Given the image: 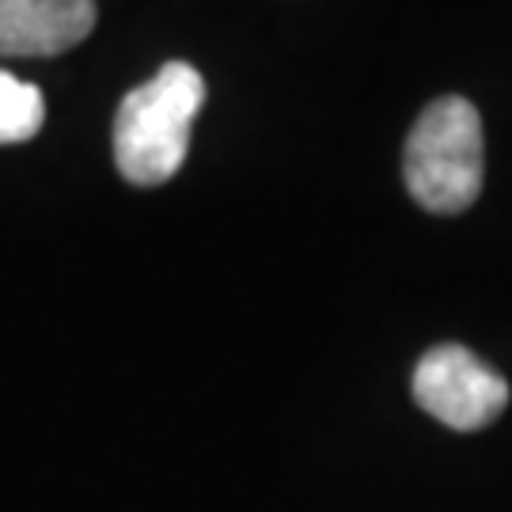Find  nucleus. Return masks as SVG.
I'll use <instances>...</instances> for the list:
<instances>
[{
	"label": "nucleus",
	"instance_id": "1",
	"mask_svg": "<svg viewBox=\"0 0 512 512\" xmlns=\"http://www.w3.org/2000/svg\"><path fill=\"white\" fill-rule=\"evenodd\" d=\"M205 103V80L190 61H167L122 99L114 114V164L133 186H160L179 175L190 126Z\"/></svg>",
	"mask_w": 512,
	"mask_h": 512
},
{
	"label": "nucleus",
	"instance_id": "2",
	"mask_svg": "<svg viewBox=\"0 0 512 512\" xmlns=\"http://www.w3.org/2000/svg\"><path fill=\"white\" fill-rule=\"evenodd\" d=\"M482 118L475 103L444 95L421 110L406 137L403 179L410 198L429 213H463L482 194Z\"/></svg>",
	"mask_w": 512,
	"mask_h": 512
},
{
	"label": "nucleus",
	"instance_id": "3",
	"mask_svg": "<svg viewBox=\"0 0 512 512\" xmlns=\"http://www.w3.org/2000/svg\"><path fill=\"white\" fill-rule=\"evenodd\" d=\"M414 399L425 414L459 433L486 429L509 406V384L471 349L437 346L414 368Z\"/></svg>",
	"mask_w": 512,
	"mask_h": 512
},
{
	"label": "nucleus",
	"instance_id": "4",
	"mask_svg": "<svg viewBox=\"0 0 512 512\" xmlns=\"http://www.w3.org/2000/svg\"><path fill=\"white\" fill-rule=\"evenodd\" d=\"M95 0H0V57H54L92 35Z\"/></svg>",
	"mask_w": 512,
	"mask_h": 512
},
{
	"label": "nucleus",
	"instance_id": "5",
	"mask_svg": "<svg viewBox=\"0 0 512 512\" xmlns=\"http://www.w3.org/2000/svg\"><path fill=\"white\" fill-rule=\"evenodd\" d=\"M46 122V99L35 84L0 69V145L31 141Z\"/></svg>",
	"mask_w": 512,
	"mask_h": 512
}]
</instances>
